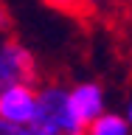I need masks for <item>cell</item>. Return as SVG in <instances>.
<instances>
[{"instance_id": "4", "label": "cell", "mask_w": 132, "mask_h": 135, "mask_svg": "<svg viewBox=\"0 0 132 135\" xmlns=\"http://www.w3.org/2000/svg\"><path fill=\"white\" fill-rule=\"evenodd\" d=\"M132 14V0H79V17L115 23Z\"/></svg>"}, {"instance_id": "11", "label": "cell", "mask_w": 132, "mask_h": 135, "mask_svg": "<svg viewBox=\"0 0 132 135\" xmlns=\"http://www.w3.org/2000/svg\"><path fill=\"white\" fill-rule=\"evenodd\" d=\"M129 17H132V14H129Z\"/></svg>"}, {"instance_id": "1", "label": "cell", "mask_w": 132, "mask_h": 135, "mask_svg": "<svg viewBox=\"0 0 132 135\" xmlns=\"http://www.w3.org/2000/svg\"><path fill=\"white\" fill-rule=\"evenodd\" d=\"M17 84H40V65L34 51L20 37H0V93Z\"/></svg>"}, {"instance_id": "10", "label": "cell", "mask_w": 132, "mask_h": 135, "mask_svg": "<svg viewBox=\"0 0 132 135\" xmlns=\"http://www.w3.org/2000/svg\"><path fill=\"white\" fill-rule=\"evenodd\" d=\"M124 115H126V121L132 127V96H129V101H126V107H124Z\"/></svg>"}, {"instance_id": "7", "label": "cell", "mask_w": 132, "mask_h": 135, "mask_svg": "<svg viewBox=\"0 0 132 135\" xmlns=\"http://www.w3.org/2000/svg\"><path fill=\"white\" fill-rule=\"evenodd\" d=\"M45 6L56 8V11H65V14H76L79 17V0H42Z\"/></svg>"}, {"instance_id": "2", "label": "cell", "mask_w": 132, "mask_h": 135, "mask_svg": "<svg viewBox=\"0 0 132 135\" xmlns=\"http://www.w3.org/2000/svg\"><path fill=\"white\" fill-rule=\"evenodd\" d=\"M40 110V84H17L0 93V118L17 127L34 124Z\"/></svg>"}, {"instance_id": "3", "label": "cell", "mask_w": 132, "mask_h": 135, "mask_svg": "<svg viewBox=\"0 0 132 135\" xmlns=\"http://www.w3.org/2000/svg\"><path fill=\"white\" fill-rule=\"evenodd\" d=\"M67 96H70V107H73L76 118L84 124V129H87L99 115H104L110 110L107 107V90H104L99 82H93V79L73 82L67 87Z\"/></svg>"}, {"instance_id": "5", "label": "cell", "mask_w": 132, "mask_h": 135, "mask_svg": "<svg viewBox=\"0 0 132 135\" xmlns=\"http://www.w3.org/2000/svg\"><path fill=\"white\" fill-rule=\"evenodd\" d=\"M84 135H132V127L126 121L124 113H115V110H107L104 115H99L87 127Z\"/></svg>"}, {"instance_id": "8", "label": "cell", "mask_w": 132, "mask_h": 135, "mask_svg": "<svg viewBox=\"0 0 132 135\" xmlns=\"http://www.w3.org/2000/svg\"><path fill=\"white\" fill-rule=\"evenodd\" d=\"M6 34H11V11L0 0V37H6Z\"/></svg>"}, {"instance_id": "9", "label": "cell", "mask_w": 132, "mask_h": 135, "mask_svg": "<svg viewBox=\"0 0 132 135\" xmlns=\"http://www.w3.org/2000/svg\"><path fill=\"white\" fill-rule=\"evenodd\" d=\"M0 135H31L25 127H17V124H8V121H3L0 118Z\"/></svg>"}, {"instance_id": "6", "label": "cell", "mask_w": 132, "mask_h": 135, "mask_svg": "<svg viewBox=\"0 0 132 135\" xmlns=\"http://www.w3.org/2000/svg\"><path fill=\"white\" fill-rule=\"evenodd\" d=\"M28 132L31 135H84L79 129H67V127H53V124H40V121H34L28 127Z\"/></svg>"}]
</instances>
